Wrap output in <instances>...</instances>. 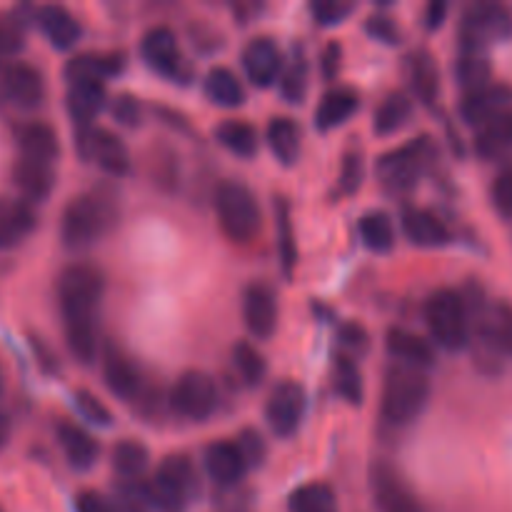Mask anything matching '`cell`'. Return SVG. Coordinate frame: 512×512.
Listing matches in <instances>:
<instances>
[{
  "mask_svg": "<svg viewBox=\"0 0 512 512\" xmlns=\"http://www.w3.org/2000/svg\"><path fill=\"white\" fill-rule=\"evenodd\" d=\"M105 280L95 265L73 263L60 273L58 300L63 313L65 340L70 353L83 365L98 355V308L103 300Z\"/></svg>",
  "mask_w": 512,
  "mask_h": 512,
  "instance_id": "1",
  "label": "cell"
},
{
  "mask_svg": "<svg viewBox=\"0 0 512 512\" xmlns=\"http://www.w3.org/2000/svg\"><path fill=\"white\" fill-rule=\"evenodd\" d=\"M430 400V380L423 370L395 365L388 370L380 400V418L393 428H405L423 413Z\"/></svg>",
  "mask_w": 512,
  "mask_h": 512,
  "instance_id": "2",
  "label": "cell"
},
{
  "mask_svg": "<svg viewBox=\"0 0 512 512\" xmlns=\"http://www.w3.org/2000/svg\"><path fill=\"white\" fill-rule=\"evenodd\" d=\"M215 213H218V223L223 233L238 245L258 238L260 228H263V215H260V205L255 200L253 190L245 188L238 180H225V183L218 185V190H215Z\"/></svg>",
  "mask_w": 512,
  "mask_h": 512,
  "instance_id": "3",
  "label": "cell"
},
{
  "mask_svg": "<svg viewBox=\"0 0 512 512\" xmlns=\"http://www.w3.org/2000/svg\"><path fill=\"white\" fill-rule=\"evenodd\" d=\"M115 208L103 195L90 193L73 198L63 210L60 240L68 250H85L113 225Z\"/></svg>",
  "mask_w": 512,
  "mask_h": 512,
  "instance_id": "4",
  "label": "cell"
},
{
  "mask_svg": "<svg viewBox=\"0 0 512 512\" xmlns=\"http://www.w3.org/2000/svg\"><path fill=\"white\" fill-rule=\"evenodd\" d=\"M425 323L440 348L463 350L470 343V313L455 290H438L425 303Z\"/></svg>",
  "mask_w": 512,
  "mask_h": 512,
  "instance_id": "5",
  "label": "cell"
},
{
  "mask_svg": "<svg viewBox=\"0 0 512 512\" xmlns=\"http://www.w3.org/2000/svg\"><path fill=\"white\" fill-rule=\"evenodd\" d=\"M512 38V13L500 3L470 5L460 20V48L463 53H485L490 45Z\"/></svg>",
  "mask_w": 512,
  "mask_h": 512,
  "instance_id": "6",
  "label": "cell"
},
{
  "mask_svg": "<svg viewBox=\"0 0 512 512\" xmlns=\"http://www.w3.org/2000/svg\"><path fill=\"white\" fill-rule=\"evenodd\" d=\"M435 158V145L428 135L410 140L398 150H390L378 163V178L390 193H408L418 185Z\"/></svg>",
  "mask_w": 512,
  "mask_h": 512,
  "instance_id": "7",
  "label": "cell"
},
{
  "mask_svg": "<svg viewBox=\"0 0 512 512\" xmlns=\"http://www.w3.org/2000/svg\"><path fill=\"white\" fill-rule=\"evenodd\" d=\"M150 490L165 512H183L185 505L198 493V475H195L193 463L185 455L165 458L150 483Z\"/></svg>",
  "mask_w": 512,
  "mask_h": 512,
  "instance_id": "8",
  "label": "cell"
},
{
  "mask_svg": "<svg viewBox=\"0 0 512 512\" xmlns=\"http://www.w3.org/2000/svg\"><path fill=\"white\" fill-rule=\"evenodd\" d=\"M170 403H173L178 415L195 420V423H203V420H208L210 415L218 410V385H215V380L210 378L208 373L188 370V373L180 375L178 383L173 385Z\"/></svg>",
  "mask_w": 512,
  "mask_h": 512,
  "instance_id": "9",
  "label": "cell"
},
{
  "mask_svg": "<svg viewBox=\"0 0 512 512\" xmlns=\"http://www.w3.org/2000/svg\"><path fill=\"white\" fill-rule=\"evenodd\" d=\"M75 148H78L80 158L90 160V163H95L100 170H105L108 175H115V178H120V175H125L130 170L128 148L110 130L93 128V125L90 128H78V133H75Z\"/></svg>",
  "mask_w": 512,
  "mask_h": 512,
  "instance_id": "10",
  "label": "cell"
},
{
  "mask_svg": "<svg viewBox=\"0 0 512 512\" xmlns=\"http://www.w3.org/2000/svg\"><path fill=\"white\" fill-rule=\"evenodd\" d=\"M45 100V80L33 65L8 63L0 68V103L15 110H38Z\"/></svg>",
  "mask_w": 512,
  "mask_h": 512,
  "instance_id": "11",
  "label": "cell"
},
{
  "mask_svg": "<svg viewBox=\"0 0 512 512\" xmlns=\"http://www.w3.org/2000/svg\"><path fill=\"white\" fill-rule=\"evenodd\" d=\"M305 415V390L293 380H283L270 393L268 405H265V418H268L270 430L280 438H290L298 433Z\"/></svg>",
  "mask_w": 512,
  "mask_h": 512,
  "instance_id": "12",
  "label": "cell"
},
{
  "mask_svg": "<svg viewBox=\"0 0 512 512\" xmlns=\"http://www.w3.org/2000/svg\"><path fill=\"white\" fill-rule=\"evenodd\" d=\"M370 490L378 512H423L413 490L408 488L398 470L385 463H375L370 470Z\"/></svg>",
  "mask_w": 512,
  "mask_h": 512,
  "instance_id": "13",
  "label": "cell"
},
{
  "mask_svg": "<svg viewBox=\"0 0 512 512\" xmlns=\"http://www.w3.org/2000/svg\"><path fill=\"white\" fill-rule=\"evenodd\" d=\"M243 318L245 328L258 340L273 338L278 328V300L275 293L263 283H253L243 293Z\"/></svg>",
  "mask_w": 512,
  "mask_h": 512,
  "instance_id": "14",
  "label": "cell"
},
{
  "mask_svg": "<svg viewBox=\"0 0 512 512\" xmlns=\"http://www.w3.org/2000/svg\"><path fill=\"white\" fill-rule=\"evenodd\" d=\"M512 108V88L503 83H490L485 88L468 93L460 103V115L473 128H483L493 118Z\"/></svg>",
  "mask_w": 512,
  "mask_h": 512,
  "instance_id": "15",
  "label": "cell"
},
{
  "mask_svg": "<svg viewBox=\"0 0 512 512\" xmlns=\"http://www.w3.org/2000/svg\"><path fill=\"white\" fill-rule=\"evenodd\" d=\"M243 70L258 88H270L283 75V55L270 38H255L243 50Z\"/></svg>",
  "mask_w": 512,
  "mask_h": 512,
  "instance_id": "16",
  "label": "cell"
},
{
  "mask_svg": "<svg viewBox=\"0 0 512 512\" xmlns=\"http://www.w3.org/2000/svg\"><path fill=\"white\" fill-rule=\"evenodd\" d=\"M140 53H143V60L155 73L165 75V78H180L183 58H180L178 40H175L170 28L148 30L143 43H140Z\"/></svg>",
  "mask_w": 512,
  "mask_h": 512,
  "instance_id": "17",
  "label": "cell"
},
{
  "mask_svg": "<svg viewBox=\"0 0 512 512\" xmlns=\"http://www.w3.org/2000/svg\"><path fill=\"white\" fill-rule=\"evenodd\" d=\"M248 468L250 465L238 443L223 440V443H213L205 450V470H208L210 480L223 485V488L238 485L248 473Z\"/></svg>",
  "mask_w": 512,
  "mask_h": 512,
  "instance_id": "18",
  "label": "cell"
},
{
  "mask_svg": "<svg viewBox=\"0 0 512 512\" xmlns=\"http://www.w3.org/2000/svg\"><path fill=\"white\" fill-rule=\"evenodd\" d=\"M400 223H403V233L408 235L410 243L418 248H445L453 238L448 225L438 215L423 208H405Z\"/></svg>",
  "mask_w": 512,
  "mask_h": 512,
  "instance_id": "19",
  "label": "cell"
},
{
  "mask_svg": "<svg viewBox=\"0 0 512 512\" xmlns=\"http://www.w3.org/2000/svg\"><path fill=\"white\" fill-rule=\"evenodd\" d=\"M35 230V213L28 200L0 198V250L18 248Z\"/></svg>",
  "mask_w": 512,
  "mask_h": 512,
  "instance_id": "20",
  "label": "cell"
},
{
  "mask_svg": "<svg viewBox=\"0 0 512 512\" xmlns=\"http://www.w3.org/2000/svg\"><path fill=\"white\" fill-rule=\"evenodd\" d=\"M13 183L23 193V200L28 203H40L48 198L55 188V168L50 163L40 160L20 158L13 165Z\"/></svg>",
  "mask_w": 512,
  "mask_h": 512,
  "instance_id": "21",
  "label": "cell"
},
{
  "mask_svg": "<svg viewBox=\"0 0 512 512\" xmlns=\"http://www.w3.org/2000/svg\"><path fill=\"white\" fill-rule=\"evenodd\" d=\"M35 23L50 40V45L58 50H70L83 35L78 20L60 5H43V8L35 10Z\"/></svg>",
  "mask_w": 512,
  "mask_h": 512,
  "instance_id": "22",
  "label": "cell"
},
{
  "mask_svg": "<svg viewBox=\"0 0 512 512\" xmlns=\"http://www.w3.org/2000/svg\"><path fill=\"white\" fill-rule=\"evenodd\" d=\"M15 140H18L20 158L55 165V160L60 155L58 135H55V130L48 123H38V120L23 123L18 128V133H15Z\"/></svg>",
  "mask_w": 512,
  "mask_h": 512,
  "instance_id": "23",
  "label": "cell"
},
{
  "mask_svg": "<svg viewBox=\"0 0 512 512\" xmlns=\"http://www.w3.org/2000/svg\"><path fill=\"white\" fill-rule=\"evenodd\" d=\"M385 345H388V353L398 360V365H405V368H415L425 373L435 365V353L428 340L410 333V330L393 328L385 338Z\"/></svg>",
  "mask_w": 512,
  "mask_h": 512,
  "instance_id": "24",
  "label": "cell"
},
{
  "mask_svg": "<svg viewBox=\"0 0 512 512\" xmlns=\"http://www.w3.org/2000/svg\"><path fill=\"white\" fill-rule=\"evenodd\" d=\"M123 55H98L85 53L70 60L65 65V80L68 85L73 83H105L108 78L118 75L123 70Z\"/></svg>",
  "mask_w": 512,
  "mask_h": 512,
  "instance_id": "25",
  "label": "cell"
},
{
  "mask_svg": "<svg viewBox=\"0 0 512 512\" xmlns=\"http://www.w3.org/2000/svg\"><path fill=\"white\" fill-rule=\"evenodd\" d=\"M105 103H108L105 83H73L68 88V100H65L70 118L78 128H90Z\"/></svg>",
  "mask_w": 512,
  "mask_h": 512,
  "instance_id": "26",
  "label": "cell"
},
{
  "mask_svg": "<svg viewBox=\"0 0 512 512\" xmlns=\"http://www.w3.org/2000/svg\"><path fill=\"white\" fill-rule=\"evenodd\" d=\"M478 335L495 353L512 355V305L495 303L483 310L478 320Z\"/></svg>",
  "mask_w": 512,
  "mask_h": 512,
  "instance_id": "27",
  "label": "cell"
},
{
  "mask_svg": "<svg viewBox=\"0 0 512 512\" xmlns=\"http://www.w3.org/2000/svg\"><path fill=\"white\" fill-rule=\"evenodd\" d=\"M475 153L485 160H498L512 153V108L478 128L475 133Z\"/></svg>",
  "mask_w": 512,
  "mask_h": 512,
  "instance_id": "28",
  "label": "cell"
},
{
  "mask_svg": "<svg viewBox=\"0 0 512 512\" xmlns=\"http://www.w3.org/2000/svg\"><path fill=\"white\" fill-rule=\"evenodd\" d=\"M105 385L110 393L118 395L120 400H133L140 393V373L123 353H115L113 348L105 350V363H103Z\"/></svg>",
  "mask_w": 512,
  "mask_h": 512,
  "instance_id": "29",
  "label": "cell"
},
{
  "mask_svg": "<svg viewBox=\"0 0 512 512\" xmlns=\"http://www.w3.org/2000/svg\"><path fill=\"white\" fill-rule=\"evenodd\" d=\"M360 98L353 88H333L323 95L318 110H315V125L320 130H333L353 118L358 110Z\"/></svg>",
  "mask_w": 512,
  "mask_h": 512,
  "instance_id": "30",
  "label": "cell"
},
{
  "mask_svg": "<svg viewBox=\"0 0 512 512\" xmlns=\"http://www.w3.org/2000/svg\"><path fill=\"white\" fill-rule=\"evenodd\" d=\"M58 443L75 470L93 468L95 460H98V443L75 423L58 425Z\"/></svg>",
  "mask_w": 512,
  "mask_h": 512,
  "instance_id": "31",
  "label": "cell"
},
{
  "mask_svg": "<svg viewBox=\"0 0 512 512\" xmlns=\"http://www.w3.org/2000/svg\"><path fill=\"white\" fill-rule=\"evenodd\" d=\"M203 90L210 103L220 108H240L245 103V90L238 75L228 68H213L203 80Z\"/></svg>",
  "mask_w": 512,
  "mask_h": 512,
  "instance_id": "32",
  "label": "cell"
},
{
  "mask_svg": "<svg viewBox=\"0 0 512 512\" xmlns=\"http://www.w3.org/2000/svg\"><path fill=\"white\" fill-rule=\"evenodd\" d=\"M215 138L223 145L225 150H230L238 158H253L258 153V133L250 123L243 120H225L215 128Z\"/></svg>",
  "mask_w": 512,
  "mask_h": 512,
  "instance_id": "33",
  "label": "cell"
},
{
  "mask_svg": "<svg viewBox=\"0 0 512 512\" xmlns=\"http://www.w3.org/2000/svg\"><path fill=\"white\" fill-rule=\"evenodd\" d=\"M408 75H410V85H413L415 95H418L423 103L430 105L435 98H438L440 75H438V68H435L433 58H430L425 50H418V53L410 55Z\"/></svg>",
  "mask_w": 512,
  "mask_h": 512,
  "instance_id": "34",
  "label": "cell"
},
{
  "mask_svg": "<svg viewBox=\"0 0 512 512\" xmlns=\"http://www.w3.org/2000/svg\"><path fill=\"white\" fill-rule=\"evenodd\" d=\"M268 145L283 165L300 158V130L290 118H273L268 125Z\"/></svg>",
  "mask_w": 512,
  "mask_h": 512,
  "instance_id": "35",
  "label": "cell"
},
{
  "mask_svg": "<svg viewBox=\"0 0 512 512\" xmlns=\"http://www.w3.org/2000/svg\"><path fill=\"white\" fill-rule=\"evenodd\" d=\"M413 115V103L405 98L403 93H393L383 100L378 110H375L373 128L378 135H393L400 128H405Z\"/></svg>",
  "mask_w": 512,
  "mask_h": 512,
  "instance_id": "36",
  "label": "cell"
},
{
  "mask_svg": "<svg viewBox=\"0 0 512 512\" xmlns=\"http://www.w3.org/2000/svg\"><path fill=\"white\" fill-rule=\"evenodd\" d=\"M150 463V453L138 440H120L113 450V468L118 470L120 478L138 480Z\"/></svg>",
  "mask_w": 512,
  "mask_h": 512,
  "instance_id": "37",
  "label": "cell"
},
{
  "mask_svg": "<svg viewBox=\"0 0 512 512\" xmlns=\"http://www.w3.org/2000/svg\"><path fill=\"white\" fill-rule=\"evenodd\" d=\"M360 238L373 253H388L395 245L393 220L385 213H368L360 218Z\"/></svg>",
  "mask_w": 512,
  "mask_h": 512,
  "instance_id": "38",
  "label": "cell"
},
{
  "mask_svg": "<svg viewBox=\"0 0 512 512\" xmlns=\"http://www.w3.org/2000/svg\"><path fill=\"white\" fill-rule=\"evenodd\" d=\"M290 512H338V498L323 483H310L290 495Z\"/></svg>",
  "mask_w": 512,
  "mask_h": 512,
  "instance_id": "39",
  "label": "cell"
},
{
  "mask_svg": "<svg viewBox=\"0 0 512 512\" xmlns=\"http://www.w3.org/2000/svg\"><path fill=\"white\" fill-rule=\"evenodd\" d=\"M490 75H493V68L485 53H463L455 65V78L463 85L465 95L490 85Z\"/></svg>",
  "mask_w": 512,
  "mask_h": 512,
  "instance_id": "40",
  "label": "cell"
},
{
  "mask_svg": "<svg viewBox=\"0 0 512 512\" xmlns=\"http://www.w3.org/2000/svg\"><path fill=\"white\" fill-rule=\"evenodd\" d=\"M335 390H338L350 405L363 403V375H360L358 363H355L353 358H348V355H338V358H335Z\"/></svg>",
  "mask_w": 512,
  "mask_h": 512,
  "instance_id": "41",
  "label": "cell"
},
{
  "mask_svg": "<svg viewBox=\"0 0 512 512\" xmlns=\"http://www.w3.org/2000/svg\"><path fill=\"white\" fill-rule=\"evenodd\" d=\"M233 365L238 370V375L243 378V383L248 388H255L265 380V373H268V365H265V358L258 353V348H253L250 343H238L233 348Z\"/></svg>",
  "mask_w": 512,
  "mask_h": 512,
  "instance_id": "42",
  "label": "cell"
},
{
  "mask_svg": "<svg viewBox=\"0 0 512 512\" xmlns=\"http://www.w3.org/2000/svg\"><path fill=\"white\" fill-rule=\"evenodd\" d=\"M280 93L293 105L305 100V93H308V65H305L303 58L293 60V65L280 75Z\"/></svg>",
  "mask_w": 512,
  "mask_h": 512,
  "instance_id": "43",
  "label": "cell"
},
{
  "mask_svg": "<svg viewBox=\"0 0 512 512\" xmlns=\"http://www.w3.org/2000/svg\"><path fill=\"white\" fill-rule=\"evenodd\" d=\"M73 400H75V408H78V413L83 415L88 423L100 425V428H110V423H113V415H110V410L105 408L103 400L95 398L90 390H78Z\"/></svg>",
  "mask_w": 512,
  "mask_h": 512,
  "instance_id": "44",
  "label": "cell"
},
{
  "mask_svg": "<svg viewBox=\"0 0 512 512\" xmlns=\"http://www.w3.org/2000/svg\"><path fill=\"white\" fill-rule=\"evenodd\" d=\"M23 25L13 15H0V60H8L23 50Z\"/></svg>",
  "mask_w": 512,
  "mask_h": 512,
  "instance_id": "45",
  "label": "cell"
},
{
  "mask_svg": "<svg viewBox=\"0 0 512 512\" xmlns=\"http://www.w3.org/2000/svg\"><path fill=\"white\" fill-rule=\"evenodd\" d=\"M120 498H123L125 512H165L163 508H160L158 500H155L153 490H150V483L148 485H140V483L128 485Z\"/></svg>",
  "mask_w": 512,
  "mask_h": 512,
  "instance_id": "46",
  "label": "cell"
},
{
  "mask_svg": "<svg viewBox=\"0 0 512 512\" xmlns=\"http://www.w3.org/2000/svg\"><path fill=\"white\" fill-rule=\"evenodd\" d=\"M365 175V160L360 153H348L343 160V168H340V180L338 188L340 195H353L355 190L363 185Z\"/></svg>",
  "mask_w": 512,
  "mask_h": 512,
  "instance_id": "47",
  "label": "cell"
},
{
  "mask_svg": "<svg viewBox=\"0 0 512 512\" xmlns=\"http://www.w3.org/2000/svg\"><path fill=\"white\" fill-rule=\"evenodd\" d=\"M490 198H493V208L503 215L505 220L512 218V165L500 170L490 188Z\"/></svg>",
  "mask_w": 512,
  "mask_h": 512,
  "instance_id": "48",
  "label": "cell"
},
{
  "mask_svg": "<svg viewBox=\"0 0 512 512\" xmlns=\"http://www.w3.org/2000/svg\"><path fill=\"white\" fill-rule=\"evenodd\" d=\"M353 3H340V0H320V3H313V18L315 23L323 25V28H333V25H340L350 13H353Z\"/></svg>",
  "mask_w": 512,
  "mask_h": 512,
  "instance_id": "49",
  "label": "cell"
},
{
  "mask_svg": "<svg viewBox=\"0 0 512 512\" xmlns=\"http://www.w3.org/2000/svg\"><path fill=\"white\" fill-rule=\"evenodd\" d=\"M365 30H368L375 40H380V43L385 45L400 43L398 25H395V20L388 18V15H370L368 23H365Z\"/></svg>",
  "mask_w": 512,
  "mask_h": 512,
  "instance_id": "50",
  "label": "cell"
},
{
  "mask_svg": "<svg viewBox=\"0 0 512 512\" xmlns=\"http://www.w3.org/2000/svg\"><path fill=\"white\" fill-rule=\"evenodd\" d=\"M340 345H343V348H348L350 353H353V358L355 355L360 358L363 353H368L370 338H368V333H365V328H360V325H355V323H348L340 328Z\"/></svg>",
  "mask_w": 512,
  "mask_h": 512,
  "instance_id": "51",
  "label": "cell"
},
{
  "mask_svg": "<svg viewBox=\"0 0 512 512\" xmlns=\"http://www.w3.org/2000/svg\"><path fill=\"white\" fill-rule=\"evenodd\" d=\"M235 443L240 445V450H243L245 460H248V465H260L265 458V443L263 438H260L258 433H253V430H245L243 435H240Z\"/></svg>",
  "mask_w": 512,
  "mask_h": 512,
  "instance_id": "52",
  "label": "cell"
},
{
  "mask_svg": "<svg viewBox=\"0 0 512 512\" xmlns=\"http://www.w3.org/2000/svg\"><path fill=\"white\" fill-rule=\"evenodd\" d=\"M75 512H118L115 505L110 503L108 498H103L100 493H93V490H85L75 498Z\"/></svg>",
  "mask_w": 512,
  "mask_h": 512,
  "instance_id": "53",
  "label": "cell"
},
{
  "mask_svg": "<svg viewBox=\"0 0 512 512\" xmlns=\"http://www.w3.org/2000/svg\"><path fill=\"white\" fill-rule=\"evenodd\" d=\"M113 115L115 120L125 125H138L140 123V105L138 100L130 98V95H120L113 103Z\"/></svg>",
  "mask_w": 512,
  "mask_h": 512,
  "instance_id": "54",
  "label": "cell"
},
{
  "mask_svg": "<svg viewBox=\"0 0 512 512\" xmlns=\"http://www.w3.org/2000/svg\"><path fill=\"white\" fill-rule=\"evenodd\" d=\"M280 253H283L285 268L290 270V265L295 263V248L293 240H290V225H288V210H280Z\"/></svg>",
  "mask_w": 512,
  "mask_h": 512,
  "instance_id": "55",
  "label": "cell"
},
{
  "mask_svg": "<svg viewBox=\"0 0 512 512\" xmlns=\"http://www.w3.org/2000/svg\"><path fill=\"white\" fill-rule=\"evenodd\" d=\"M445 13H448V5H445V3H430V8H428V28L430 30L440 28V25H443V20H445Z\"/></svg>",
  "mask_w": 512,
  "mask_h": 512,
  "instance_id": "56",
  "label": "cell"
},
{
  "mask_svg": "<svg viewBox=\"0 0 512 512\" xmlns=\"http://www.w3.org/2000/svg\"><path fill=\"white\" fill-rule=\"evenodd\" d=\"M338 68H340V48L338 45H330L328 53H325V75L333 78V75L338 73Z\"/></svg>",
  "mask_w": 512,
  "mask_h": 512,
  "instance_id": "57",
  "label": "cell"
},
{
  "mask_svg": "<svg viewBox=\"0 0 512 512\" xmlns=\"http://www.w3.org/2000/svg\"><path fill=\"white\" fill-rule=\"evenodd\" d=\"M10 430H13V425H10L8 413H3V410H0V450H3L5 445H8Z\"/></svg>",
  "mask_w": 512,
  "mask_h": 512,
  "instance_id": "58",
  "label": "cell"
},
{
  "mask_svg": "<svg viewBox=\"0 0 512 512\" xmlns=\"http://www.w3.org/2000/svg\"><path fill=\"white\" fill-rule=\"evenodd\" d=\"M5 388V378H3V368H0V393H3Z\"/></svg>",
  "mask_w": 512,
  "mask_h": 512,
  "instance_id": "59",
  "label": "cell"
},
{
  "mask_svg": "<svg viewBox=\"0 0 512 512\" xmlns=\"http://www.w3.org/2000/svg\"><path fill=\"white\" fill-rule=\"evenodd\" d=\"M0 512H3V510H0Z\"/></svg>",
  "mask_w": 512,
  "mask_h": 512,
  "instance_id": "60",
  "label": "cell"
}]
</instances>
